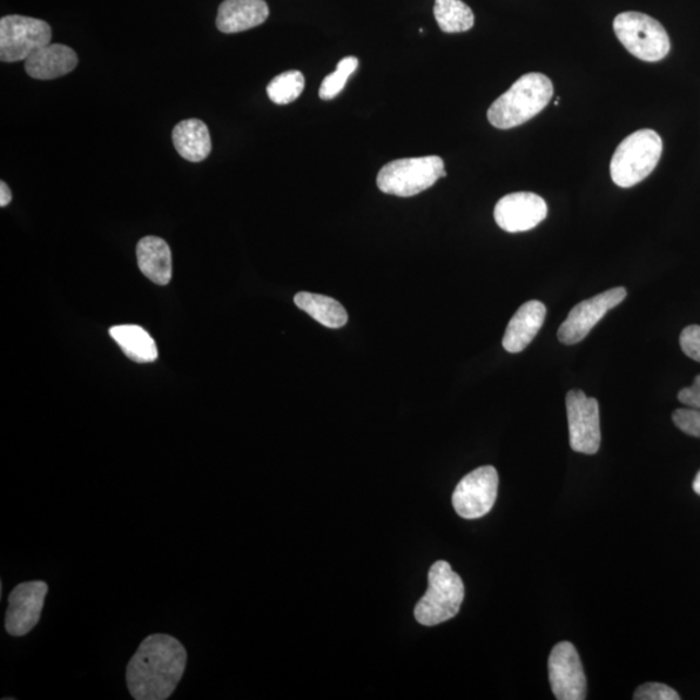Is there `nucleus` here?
I'll list each match as a JSON object with an SVG mask.
<instances>
[{
	"label": "nucleus",
	"instance_id": "obj_19",
	"mask_svg": "<svg viewBox=\"0 0 700 700\" xmlns=\"http://www.w3.org/2000/svg\"><path fill=\"white\" fill-rule=\"evenodd\" d=\"M112 339L117 342L123 352L134 362L148 363L158 360L157 342L146 329L134 326H114L110 329Z\"/></svg>",
	"mask_w": 700,
	"mask_h": 700
},
{
	"label": "nucleus",
	"instance_id": "obj_8",
	"mask_svg": "<svg viewBox=\"0 0 700 700\" xmlns=\"http://www.w3.org/2000/svg\"><path fill=\"white\" fill-rule=\"evenodd\" d=\"M565 408L572 450L582 454H596L602 441L598 401L583 390L574 389L565 397Z\"/></svg>",
	"mask_w": 700,
	"mask_h": 700
},
{
	"label": "nucleus",
	"instance_id": "obj_12",
	"mask_svg": "<svg viewBox=\"0 0 700 700\" xmlns=\"http://www.w3.org/2000/svg\"><path fill=\"white\" fill-rule=\"evenodd\" d=\"M47 593L49 585L45 582H26L13 588L4 618V628L10 636L23 637L36 627Z\"/></svg>",
	"mask_w": 700,
	"mask_h": 700
},
{
	"label": "nucleus",
	"instance_id": "obj_27",
	"mask_svg": "<svg viewBox=\"0 0 700 700\" xmlns=\"http://www.w3.org/2000/svg\"><path fill=\"white\" fill-rule=\"evenodd\" d=\"M678 400L686 407L700 409V375L697 376L691 387L679 390Z\"/></svg>",
	"mask_w": 700,
	"mask_h": 700
},
{
	"label": "nucleus",
	"instance_id": "obj_1",
	"mask_svg": "<svg viewBox=\"0 0 700 700\" xmlns=\"http://www.w3.org/2000/svg\"><path fill=\"white\" fill-rule=\"evenodd\" d=\"M186 664L187 651L177 638L164 633L148 636L127 664V689L137 700L171 698Z\"/></svg>",
	"mask_w": 700,
	"mask_h": 700
},
{
	"label": "nucleus",
	"instance_id": "obj_11",
	"mask_svg": "<svg viewBox=\"0 0 700 700\" xmlns=\"http://www.w3.org/2000/svg\"><path fill=\"white\" fill-rule=\"evenodd\" d=\"M548 670L551 690L558 700L587 698V677L574 645L557 643L550 652Z\"/></svg>",
	"mask_w": 700,
	"mask_h": 700
},
{
	"label": "nucleus",
	"instance_id": "obj_18",
	"mask_svg": "<svg viewBox=\"0 0 700 700\" xmlns=\"http://www.w3.org/2000/svg\"><path fill=\"white\" fill-rule=\"evenodd\" d=\"M173 143L180 157L191 163H200L212 151L210 129L198 118L180 121L174 127Z\"/></svg>",
	"mask_w": 700,
	"mask_h": 700
},
{
	"label": "nucleus",
	"instance_id": "obj_17",
	"mask_svg": "<svg viewBox=\"0 0 700 700\" xmlns=\"http://www.w3.org/2000/svg\"><path fill=\"white\" fill-rule=\"evenodd\" d=\"M140 272L159 286H166L172 279V251L164 239L146 237L137 247Z\"/></svg>",
	"mask_w": 700,
	"mask_h": 700
},
{
	"label": "nucleus",
	"instance_id": "obj_28",
	"mask_svg": "<svg viewBox=\"0 0 700 700\" xmlns=\"http://www.w3.org/2000/svg\"><path fill=\"white\" fill-rule=\"evenodd\" d=\"M12 192L5 182L0 184V207L4 208L11 203Z\"/></svg>",
	"mask_w": 700,
	"mask_h": 700
},
{
	"label": "nucleus",
	"instance_id": "obj_20",
	"mask_svg": "<svg viewBox=\"0 0 700 700\" xmlns=\"http://www.w3.org/2000/svg\"><path fill=\"white\" fill-rule=\"evenodd\" d=\"M295 304L325 327L340 328L347 325L346 308L328 296L300 292L295 296Z\"/></svg>",
	"mask_w": 700,
	"mask_h": 700
},
{
	"label": "nucleus",
	"instance_id": "obj_4",
	"mask_svg": "<svg viewBox=\"0 0 700 700\" xmlns=\"http://www.w3.org/2000/svg\"><path fill=\"white\" fill-rule=\"evenodd\" d=\"M464 599V585L446 561L436 562L428 572V589L415 608V618L434 627L457 616Z\"/></svg>",
	"mask_w": 700,
	"mask_h": 700
},
{
	"label": "nucleus",
	"instance_id": "obj_10",
	"mask_svg": "<svg viewBox=\"0 0 700 700\" xmlns=\"http://www.w3.org/2000/svg\"><path fill=\"white\" fill-rule=\"evenodd\" d=\"M627 298L623 287L611 288L595 298L577 304L558 329V339L565 346H574L587 338L591 329L603 316Z\"/></svg>",
	"mask_w": 700,
	"mask_h": 700
},
{
	"label": "nucleus",
	"instance_id": "obj_23",
	"mask_svg": "<svg viewBox=\"0 0 700 700\" xmlns=\"http://www.w3.org/2000/svg\"><path fill=\"white\" fill-rule=\"evenodd\" d=\"M359 59L347 57L336 66V71L323 79L320 89V97L323 100H332L345 90L348 79L359 68Z\"/></svg>",
	"mask_w": 700,
	"mask_h": 700
},
{
	"label": "nucleus",
	"instance_id": "obj_25",
	"mask_svg": "<svg viewBox=\"0 0 700 700\" xmlns=\"http://www.w3.org/2000/svg\"><path fill=\"white\" fill-rule=\"evenodd\" d=\"M635 700H678L676 690L664 684L648 683L639 686L633 696Z\"/></svg>",
	"mask_w": 700,
	"mask_h": 700
},
{
	"label": "nucleus",
	"instance_id": "obj_13",
	"mask_svg": "<svg viewBox=\"0 0 700 700\" xmlns=\"http://www.w3.org/2000/svg\"><path fill=\"white\" fill-rule=\"evenodd\" d=\"M548 204L534 192H514L498 201L495 220L502 230L524 233L540 225L547 218Z\"/></svg>",
	"mask_w": 700,
	"mask_h": 700
},
{
	"label": "nucleus",
	"instance_id": "obj_14",
	"mask_svg": "<svg viewBox=\"0 0 700 700\" xmlns=\"http://www.w3.org/2000/svg\"><path fill=\"white\" fill-rule=\"evenodd\" d=\"M545 318H547V307L541 301L525 302L517 309L508 325L502 340L504 350L509 353L523 352L540 332Z\"/></svg>",
	"mask_w": 700,
	"mask_h": 700
},
{
	"label": "nucleus",
	"instance_id": "obj_15",
	"mask_svg": "<svg viewBox=\"0 0 700 700\" xmlns=\"http://www.w3.org/2000/svg\"><path fill=\"white\" fill-rule=\"evenodd\" d=\"M267 17L268 5L265 0H224L215 24L225 35H234L264 24Z\"/></svg>",
	"mask_w": 700,
	"mask_h": 700
},
{
	"label": "nucleus",
	"instance_id": "obj_24",
	"mask_svg": "<svg viewBox=\"0 0 700 700\" xmlns=\"http://www.w3.org/2000/svg\"><path fill=\"white\" fill-rule=\"evenodd\" d=\"M672 420L683 433L700 437V409H677Z\"/></svg>",
	"mask_w": 700,
	"mask_h": 700
},
{
	"label": "nucleus",
	"instance_id": "obj_3",
	"mask_svg": "<svg viewBox=\"0 0 700 700\" xmlns=\"http://www.w3.org/2000/svg\"><path fill=\"white\" fill-rule=\"evenodd\" d=\"M663 153V140L654 130L642 129L630 134L617 146L611 159V178L615 185L629 188L654 172Z\"/></svg>",
	"mask_w": 700,
	"mask_h": 700
},
{
	"label": "nucleus",
	"instance_id": "obj_29",
	"mask_svg": "<svg viewBox=\"0 0 700 700\" xmlns=\"http://www.w3.org/2000/svg\"><path fill=\"white\" fill-rule=\"evenodd\" d=\"M692 488H695L696 493L700 496V471L696 476L695 483H692Z\"/></svg>",
	"mask_w": 700,
	"mask_h": 700
},
{
	"label": "nucleus",
	"instance_id": "obj_5",
	"mask_svg": "<svg viewBox=\"0 0 700 700\" xmlns=\"http://www.w3.org/2000/svg\"><path fill=\"white\" fill-rule=\"evenodd\" d=\"M447 177L446 164L439 157H424L390 161L383 166L376 185L382 192L395 197H415Z\"/></svg>",
	"mask_w": 700,
	"mask_h": 700
},
{
	"label": "nucleus",
	"instance_id": "obj_6",
	"mask_svg": "<svg viewBox=\"0 0 700 700\" xmlns=\"http://www.w3.org/2000/svg\"><path fill=\"white\" fill-rule=\"evenodd\" d=\"M614 30L625 49L643 62H659L670 53L668 33L658 20L645 13H621L614 20Z\"/></svg>",
	"mask_w": 700,
	"mask_h": 700
},
{
	"label": "nucleus",
	"instance_id": "obj_9",
	"mask_svg": "<svg viewBox=\"0 0 700 700\" xmlns=\"http://www.w3.org/2000/svg\"><path fill=\"white\" fill-rule=\"evenodd\" d=\"M498 473L493 466L473 471L458 483L452 502L463 520H479L493 509L498 493Z\"/></svg>",
	"mask_w": 700,
	"mask_h": 700
},
{
	"label": "nucleus",
	"instance_id": "obj_26",
	"mask_svg": "<svg viewBox=\"0 0 700 700\" xmlns=\"http://www.w3.org/2000/svg\"><path fill=\"white\" fill-rule=\"evenodd\" d=\"M679 346L684 353L700 363V326H689L679 336Z\"/></svg>",
	"mask_w": 700,
	"mask_h": 700
},
{
	"label": "nucleus",
	"instance_id": "obj_21",
	"mask_svg": "<svg viewBox=\"0 0 700 700\" xmlns=\"http://www.w3.org/2000/svg\"><path fill=\"white\" fill-rule=\"evenodd\" d=\"M434 15L443 33H463L473 28L475 15L462 0H435Z\"/></svg>",
	"mask_w": 700,
	"mask_h": 700
},
{
	"label": "nucleus",
	"instance_id": "obj_16",
	"mask_svg": "<svg viewBox=\"0 0 700 700\" xmlns=\"http://www.w3.org/2000/svg\"><path fill=\"white\" fill-rule=\"evenodd\" d=\"M78 57L65 45H47L25 60V71L32 78L55 79L76 70Z\"/></svg>",
	"mask_w": 700,
	"mask_h": 700
},
{
	"label": "nucleus",
	"instance_id": "obj_22",
	"mask_svg": "<svg viewBox=\"0 0 700 700\" xmlns=\"http://www.w3.org/2000/svg\"><path fill=\"white\" fill-rule=\"evenodd\" d=\"M305 87V77L299 71H288L275 77L267 85V96L272 102L279 105H286L295 102Z\"/></svg>",
	"mask_w": 700,
	"mask_h": 700
},
{
	"label": "nucleus",
	"instance_id": "obj_7",
	"mask_svg": "<svg viewBox=\"0 0 700 700\" xmlns=\"http://www.w3.org/2000/svg\"><path fill=\"white\" fill-rule=\"evenodd\" d=\"M51 26L43 20L10 15L0 20V60L23 62L42 47L50 45Z\"/></svg>",
	"mask_w": 700,
	"mask_h": 700
},
{
	"label": "nucleus",
	"instance_id": "obj_2",
	"mask_svg": "<svg viewBox=\"0 0 700 700\" xmlns=\"http://www.w3.org/2000/svg\"><path fill=\"white\" fill-rule=\"evenodd\" d=\"M553 96V83L545 74H524L490 105L489 123L497 129H513L541 113Z\"/></svg>",
	"mask_w": 700,
	"mask_h": 700
}]
</instances>
